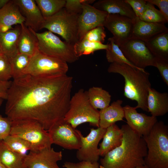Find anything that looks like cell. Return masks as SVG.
Here are the masks:
<instances>
[{
	"mask_svg": "<svg viewBox=\"0 0 168 168\" xmlns=\"http://www.w3.org/2000/svg\"><path fill=\"white\" fill-rule=\"evenodd\" d=\"M72 82V77L67 74H24L13 79L6 99L7 118L11 121L35 120L48 131L68 111Z\"/></svg>",
	"mask_w": 168,
	"mask_h": 168,
	"instance_id": "cell-1",
	"label": "cell"
},
{
	"mask_svg": "<svg viewBox=\"0 0 168 168\" xmlns=\"http://www.w3.org/2000/svg\"><path fill=\"white\" fill-rule=\"evenodd\" d=\"M121 128L123 132L121 144L100 159V168H136L145 164L147 149L142 137L127 124Z\"/></svg>",
	"mask_w": 168,
	"mask_h": 168,
	"instance_id": "cell-2",
	"label": "cell"
},
{
	"mask_svg": "<svg viewBox=\"0 0 168 168\" xmlns=\"http://www.w3.org/2000/svg\"><path fill=\"white\" fill-rule=\"evenodd\" d=\"M109 73H117L124 77V95L127 98L136 101L137 109L148 111L147 100L148 90L151 87L150 74L145 69H138L124 63H112L108 69Z\"/></svg>",
	"mask_w": 168,
	"mask_h": 168,
	"instance_id": "cell-3",
	"label": "cell"
},
{
	"mask_svg": "<svg viewBox=\"0 0 168 168\" xmlns=\"http://www.w3.org/2000/svg\"><path fill=\"white\" fill-rule=\"evenodd\" d=\"M142 137L147 149L144 161L147 168H168V126L157 121Z\"/></svg>",
	"mask_w": 168,
	"mask_h": 168,
	"instance_id": "cell-4",
	"label": "cell"
},
{
	"mask_svg": "<svg viewBox=\"0 0 168 168\" xmlns=\"http://www.w3.org/2000/svg\"><path fill=\"white\" fill-rule=\"evenodd\" d=\"M99 117V111L91 104L87 91L81 89L71 97L64 119L75 128L85 123L98 128Z\"/></svg>",
	"mask_w": 168,
	"mask_h": 168,
	"instance_id": "cell-5",
	"label": "cell"
},
{
	"mask_svg": "<svg viewBox=\"0 0 168 168\" xmlns=\"http://www.w3.org/2000/svg\"><path fill=\"white\" fill-rule=\"evenodd\" d=\"M11 122L10 134L19 137L29 142L31 148L30 151L51 147L52 143L48 131L39 122L29 119L16 120Z\"/></svg>",
	"mask_w": 168,
	"mask_h": 168,
	"instance_id": "cell-6",
	"label": "cell"
},
{
	"mask_svg": "<svg viewBox=\"0 0 168 168\" xmlns=\"http://www.w3.org/2000/svg\"><path fill=\"white\" fill-rule=\"evenodd\" d=\"M80 14L71 13L64 7L55 14L44 18L41 29L46 28L74 44L78 41V18Z\"/></svg>",
	"mask_w": 168,
	"mask_h": 168,
	"instance_id": "cell-7",
	"label": "cell"
},
{
	"mask_svg": "<svg viewBox=\"0 0 168 168\" xmlns=\"http://www.w3.org/2000/svg\"><path fill=\"white\" fill-rule=\"evenodd\" d=\"M38 40V50L45 55L72 63L78 60L74 45L61 40L54 33L47 31L42 33L34 31Z\"/></svg>",
	"mask_w": 168,
	"mask_h": 168,
	"instance_id": "cell-8",
	"label": "cell"
},
{
	"mask_svg": "<svg viewBox=\"0 0 168 168\" xmlns=\"http://www.w3.org/2000/svg\"><path fill=\"white\" fill-rule=\"evenodd\" d=\"M68 69L66 62L38 51L30 57L24 74L37 76L65 74Z\"/></svg>",
	"mask_w": 168,
	"mask_h": 168,
	"instance_id": "cell-9",
	"label": "cell"
},
{
	"mask_svg": "<svg viewBox=\"0 0 168 168\" xmlns=\"http://www.w3.org/2000/svg\"><path fill=\"white\" fill-rule=\"evenodd\" d=\"M119 48L126 58L136 67L145 69L147 66H154L155 57L144 41L131 38Z\"/></svg>",
	"mask_w": 168,
	"mask_h": 168,
	"instance_id": "cell-10",
	"label": "cell"
},
{
	"mask_svg": "<svg viewBox=\"0 0 168 168\" xmlns=\"http://www.w3.org/2000/svg\"><path fill=\"white\" fill-rule=\"evenodd\" d=\"M52 143L68 150H78L81 138L77 129L64 118L55 123L48 131Z\"/></svg>",
	"mask_w": 168,
	"mask_h": 168,
	"instance_id": "cell-11",
	"label": "cell"
},
{
	"mask_svg": "<svg viewBox=\"0 0 168 168\" xmlns=\"http://www.w3.org/2000/svg\"><path fill=\"white\" fill-rule=\"evenodd\" d=\"M106 129L100 127L96 129L91 128L90 133L86 137L77 129L81 143L80 147L76 153V157L80 161L98 162L100 157L98 145Z\"/></svg>",
	"mask_w": 168,
	"mask_h": 168,
	"instance_id": "cell-12",
	"label": "cell"
},
{
	"mask_svg": "<svg viewBox=\"0 0 168 168\" xmlns=\"http://www.w3.org/2000/svg\"><path fill=\"white\" fill-rule=\"evenodd\" d=\"M134 19L119 14H108L103 26L112 33L114 42L119 47L131 39Z\"/></svg>",
	"mask_w": 168,
	"mask_h": 168,
	"instance_id": "cell-13",
	"label": "cell"
},
{
	"mask_svg": "<svg viewBox=\"0 0 168 168\" xmlns=\"http://www.w3.org/2000/svg\"><path fill=\"white\" fill-rule=\"evenodd\" d=\"M62 151H55L51 147L38 151H30L24 159L27 168H61L58 162L62 159Z\"/></svg>",
	"mask_w": 168,
	"mask_h": 168,
	"instance_id": "cell-14",
	"label": "cell"
},
{
	"mask_svg": "<svg viewBox=\"0 0 168 168\" xmlns=\"http://www.w3.org/2000/svg\"><path fill=\"white\" fill-rule=\"evenodd\" d=\"M108 15L107 12L98 10L90 4H84L82 12L78 18V41L82 40L89 30L98 26H103Z\"/></svg>",
	"mask_w": 168,
	"mask_h": 168,
	"instance_id": "cell-15",
	"label": "cell"
},
{
	"mask_svg": "<svg viewBox=\"0 0 168 168\" xmlns=\"http://www.w3.org/2000/svg\"><path fill=\"white\" fill-rule=\"evenodd\" d=\"M123 108L128 125L142 137L148 134L158 121L156 117L138 112L134 107L127 105Z\"/></svg>",
	"mask_w": 168,
	"mask_h": 168,
	"instance_id": "cell-16",
	"label": "cell"
},
{
	"mask_svg": "<svg viewBox=\"0 0 168 168\" xmlns=\"http://www.w3.org/2000/svg\"><path fill=\"white\" fill-rule=\"evenodd\" d=\"M25 18V25L36 32L41 29L44 18L34 0H14Z\"/></svg>",
	"mask_w": 168,
	"mask_h": 168,
	"instance_id": "cell-17",
	"label": "cell"
},
{
	"mask_svg": "<svg viewBox=\"0 0 168 168\" xmlns=\"http://www.w3.org/2000/svg\"><path fill=\"white\" fill-rule=\"evenodd\" d=\"M167 31L168 29L165 24L146 22L136 17L134 20L131 38L146 42Z\"/></svg>",
	"mask_w": 168,
	"mask_h": 168,
	"instance_id": "cell-18",
	"label": "cell"
},
{
	"mask_svg": "<svg viewBox=\"0 0 168 168\" xmlns=\"http://www.w3.org/2000/svg\"><path fill=\"white\" fill-rule=\"evenodd\" d=\"M92 6L108 14H119L133 19L136 17L131 6L125 0H100L95 2Z\"/></svg>",
	"mask_w": 168,
	"mask_h": 168,
	"instance_id": "cell-19",
	"label": "cell"
},
{
	"mask_svg": "<svg viewBox=\"0 0 168 168\" xmlns=\"http://www.w3.org/2000/svg\"><path fill=\"white\" fill-rule=\"evenodd\" d=\"M148 111L156 117L164 115L168 112V94L161 93L150 88L147 100Z\"/></svg>",
	"mask_w": 168,
	"mask_h": 168,
	"instance_id": "cell-20",
	"label": "cell"
},
{
	"mask_svg": "<svg viewBox=\"0 0 168 168\" xmlns=\"http://www.w3.org/2000/svg\"><path fill=\"white\" fill-rule=\"evenodd\" d=\"M122 103V100H118L99 111V127L106 128L116 122L123 120L124 112Z\"/></svg>",
	"mask_w": 168,
	"mask_h": 168,
	"instance_id": "cell-21",
	"label": "cell"
},
{
	"mask_svg": "<svg viewBox=\"0 0 168 168\" xmlns=\"http://www.w3.org/2000/svg\"><path fill=\"white\" fill-rule=\"evenodd\" d=\"M20 32L18 44V53L30 57L38 50V40L34 31L24 23L20 25Z\"/></svg>",
	"mask_w": 168,
	"mask_h": 168,
	"instance_id": "cell-22",
	"label": "cell"
},
{
	"mask_svg": "<svg viewBox=\"0 0 168 168\" xmlns=\"http://www.w3.org/2000/svg\"><path fill=\"white\" fill-rule=\"evenodd\" d=\"M123 136L121 128L114 124L106 128L102 142L99 144L100 156L103 157L107 153L119 146Z\"/></svg>",
	"mask_w": 168,
	"mask_h": 168,
	"instance_id": "cell-23",
	"label": "cell"
},
{
	"mask_svg": "<svg viewBox=\"0 0 168 168\" xmlns=\"http://www.w3.org/2000/svg\"><path fill=\"white\" fill-rule=\"evenodd\" d=\"M20 27H16L5 33L0 31V46L2 53L8 58L18 53V44Z\"/></svg>",
	"mask_w": 168,
	"mask_h": 168,
	"instance_id": "cell-24",
	"label": "cell"
},
{
	"mask_svg": "<svg viewBox=\"0 0 168 168\" xmlns=\"http://www.w3.org/2000/svg\"><path fill=\"white\" fill-rule=\"evenodd\" d=\"M25 18L21 13L18 6L13 0H10L0 9V26H12L24 23Z\"/></svg>",
	"mask_w": 168,
	"mask_h": 168,
	"instance_id": "cell-25",
	"label": "cell"
},
{
	"mask_svg": "<svg viewBox=\"0 0 168 168\" xmlns=\"http://www.w3.org/2000/svg\"><path fill=\"white\" fill-rule=\"evenodd\" d=\"M145 42L155 58L168 61V31L159 34Z\"/></svg>",
	"mask_w": 168,
	"mask_h": 168,
	"instance_id": "cell-26",
	"label": "cell"
},
{
	"mask_svg": "<svg viewBox=\"0 0 168 168\" xmlns=\"http://www.w3.org/2000/svg\"><path fill=\"white\" fill-rule=\"evenodd\" d=\"M25 157L11 151L0 141V162L7 168H27Z\"/></svg>",
	"mask_w": 168,
	"mask_h": 168,
	"instance_id": "cell-27",
	"label": "cell"
},
{
	"mask_svg": "<svg viewBox=\"0 0 168 168\" xmlns=\"http://www.w3.org/2000/svg\"><path fill=\"white\" fill-rule=\"evenodd\" d=\"M87 93L89 101L95 108L101 110L110 105L111 96L102 88L93 86L87 91Z\"/></svg>",
	"mask_w": 168,
	"mask_h": 168,
	"instance_id": "cell-28",
	"label": "cell"
},
{
	"mask_svg": "<svg viewBox=\"0 0 168 168\" xmlns=\"http://www.w3.org/2000/svg\"><path fill=\"white\" fill-rule=\"evenodd\" d=\"M2 141L9 149L24 157L27 154V152L31 149L29 142L16 136L9 134Z\"/></svg>",
	"mask_w": 168,
	"mask_h": 168,
	"instance_id": "cell-29",
	"label": "cell"
},
{
	"mask_svg": "<svg viewBox=\"0 0 168 168\" xmlns=\"http://www.w3.org/2000/svg\"><path fill=\"white\" fill-rule=\"evenodd\" d=\"M108 40V47L105 50L106 58L108 62L124 63L138 69H144L136 67L126 58L112 37L109 38Z\"/></svg>",
	"mask_w": 168,
	"mask_h": 168,
	"instance_id": "cell-30",
	"label": "cell"
},
{
	"mask_svg": "<svg viewBox=\"0 0 168 168\" xmlns=\"http://www.w3.org/2000/svg\"><path fill=\"white\" fill-rule=\"evenodd\" d=\"M44 18L51 16L64 7L66 0H35Z\"/></svg>",
	"mask_w": 168,
	"mask_h": 168,
	"instance_id": "cell-31",
	"label": "cell"
},
{
	"mask_svg": "<svg viewBox=\"0 0 168 168\" xmlns=\"http://www.w3.org/2000/svg\"><path fill=\"white\" fill-rule=\"evenodd\" d=\"M107 47V44L91 42L83 39L79 40L74 44L75 52L79 58L82 55L93 54L97 50H106Z\"/></svg>",
	"mask_w": 168,
	"mask_h": 168,
	"instance_id": "cell-32",
	"label": "cell"
},
{
	"mask_svg": "<svg viewBox=\"0 0 168 168\" xmlns=\"http://www.w3.org/2000/svg\"><path fill=\"white\" fill-rule=\"evenodd\" d=\"M30 57L24 54L17 53L8 58L11 64L12 77L15 79L23 75L30 62Z\"/></svg>",
	"mask_w": 168,
	"mask_h": 168,
	"instance_id": "cell-33",
	"label": "cell"
},
{
	"mask_svg": "<svg viewBox=\"0 0 168 168\" xmlns=\"http://www.w3.org/2000/svg\"><path fill=\"white\" fill-rule=\"evenodd\" d=\"M138 18L142 21L150 23L165 24L168 22L160 10L156 9L154 5L147 2L143 14Z\"/></svg>",
	"mask_w": 168,
	"mask_h": 168,
	"instance_id": "cell-34",
	"label": "cell"
},
{
	"mask_svg": "<svg viewBox=\"0 0 168 168\" xmlns=\"http://www.w3.org/2000/svg\"><path fill=\"white\" fill-rule=\"evenodd\" d=\"M106 37V34L104 27L100 26L88 31L82 39L103 44Z\"/></svg>",
	"mask_w": 168,
	"mask_h": 168,
	"instance_id": "cell-35",
	"label": "cell"
},
{
	"mask_svg": "<svg viewBox=\"0 0 168 168\" xmlns=\"http://www.w3.org/2000/svg\"><path fill=\"white\" fill-rule=\"evenodd\" d=\"M12 78L11 68L9 59L2 53L0 54V80L9 81Z\"/></svg>",
	"mask_w": 168,
	"mask_h": 168,
	"instance_id": "cell-36",
	"label": "cell"
},
{
	"mask_svg": "<svg viewBox=\"0 0 168 168\" xmlns=\"http://www.w3.org/2000/svg\"><path fill=\"white\" fill-rule=\"evenodd\" d=\"M95 1V0H66L64 8L69 12L80 14L82 12V7L84 4H90Z\"/></svg>",
	"mask_w": 168,
	"mask_h": 168,
	"instance_id": "cell-37",
	"label": "cell"
},
{
	"mask_svg": "<svg viewBox=\"0 0 168 168\" xmlns=\"http://www.w3.org/2000/svg\"><path fill=\"white\" fill-rule=\"evenodd\" d=\"M154 67L158 69L163 81L168 86V61L155 58Z\"/></svg>",
	"mask_w": 168,
	"mask_h": 168,
	"instance_id": "cell-38",
	"label": "cell"
},
{
	"mask_svg": "<svg viewBox=\"0 0 168 168\" xmlns=\"http://www.w3.org/2000/svg\"><path fill=\"white\" fill-rule=\"evenodd\" d=\"M131 6L137 17L139 18L143 14L146 7V0H125Z\"/></svg>",
	"mask_w": 168,
	"mask_h": 168,
	"instance_id": "cell-39",
	"label": "cell"
},
{
	"mask_svg": "<svg viewBox=\"0 0 168 168\" xmlns=\"http://www.w3.org/2000/svg\"><path fill=\"white\" fill-rule=\"evenodd\" d=\"M3 100L0 99V106ZM11 122L7 117H2L0 114V141L2 140L10 134Z\"/></svg>",
	"mask_w": 168,
	"mask_h": 168,
	"instance_id": "cell-40",
	"label": "cell"
},
{
	"mask_svg": "<svg viewBox=\"0 0 168 168\" xmlns=\"http://www.w3.org/2000/svg\"><path fill=\"white\" fill-rule=\"evenodd\" d=\"M99 166L98 162L82 161L77 163L66 161L63 166L65 168H99Z\"/></svg>",
	"mask_w": 168,
	"mask_h": 168,
	"instance_id": "cell-41",
	"label": "cell"
},
{
	"mask_svg": "<svg viewBox=\"0 0 168 168\" xmlns=\"http://www.w3.org/2000/svg\"><path fill=\"white\" fill-rule=\"evenodd\" d=\"M146 2L153 5L157 6L160 11L163 14L168 21V0H146Z\"/></svg>",
	"mask_w": 168,
	"mask_h": 168,
	"instance_id": "cell-42",
	"label": "cell"
},
{
	"mask_svg": "<svg viewBox=\"0 0 168 168\" xmlns=\"http://www.w3.org/2000/svg\"><path fill=\"white\" fill-rule=\"evenodd\" d=\"M11 82L0 80V99H6Z\"/></svg>",
	"mask_w": 168,
	"mask_h": 168,
	"instance_id": "cell-43",
	"label": "cell"
},
{
	"mask_svg": "<svg viewBox=\"0 0 168 168\" xmlns=\"http://www.w3.org/2000/svg\"><path fill=\"white\" fill-rule=\"evenodd\" d=\"M13 28L12 26H0V31L5 33L7 32Z\"/></svg>",
	"mask_w": 168,
	"mask_h": 168,
	"instance_id": "cell-44",
	"label": "cell"
},
{
	"mask_svg": "<svg viewBox=\"0 0 168 168\" xmlns=\"http://www.w3.org/2000/svg\"><path fill=\"white\" fill-rule=\"evenodd\" d=\"M10 0H0V9L3 7Z\"/></svg>",
	"mask_w": 168,
	"mask_h": 168,
	"instance_id": "cell-45",
	"label": "cell"
},
{
	"mask_svg": "<svg viewBox=\"0 0 168 168\" xmlns=\"http://www.w3.org/2000/svg\"><path fill=\"white\" fill-rule=\"evenodd\" d=\"M136 168H147L145 164L138 165Z\"/></svg>",
	"mask_w": 168,
	"mask_h": 168,
	"instance_id": "cell-46",
	"label": "cell"
},
{
	"mask_svg": "<svg viewBox=\"0 0 168 168\" xmlns=\"http://www.w3.org/2000/svg\"><path fill=\"white\" fill-rule=\"evenodd\" d=\"M0 168H7L0 162Z\"/></svg>",
	"mask_w": 168,
	"mask_h": 168,
	"instance_id": "cell-47",
	"label": "cell"
},
{
	"mask_svg": "<svg viewBox=\"0 0 168 168\" xmlns=\"http://www.w3.org/2000/svg\"><path fill=\"white\" fill-rule=\"evenodd\" d=\"M2 53V51L1 48L0 46V54L1 53Z\"/></svg>",
	"mask_w": 168,
	"mask_h": 168,
	"instance_id": "cell-48",
	"label": "cell"
}]
</instances>
